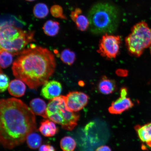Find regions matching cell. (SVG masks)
Returning a JSON list of instances; mask_svg holds the SVG:
<instances>
[{
    "label": "cell",
    "mask_w": 151,
    "mask_h": 151,
    "mask_svg": "<svg viewBox=\"0 0 151 151\" xmlns=\"http://www.w3.org/2000/svg\"><path fill=\"white\" fill-rule=\"evenodd\" d=\"M36 126L35 114L21 100H1L0 141L5 148L11 150L22 144Z\"/></svg>",
    "instance_id": "1"
},
{
    "label": "cell",
    "mask_w": 151,
    "mask_h": 151,
    "mask_svg": "<svg viewBox=\"0 0 151 151\" xmlns=\"http://www.w3.org/2000/svg\"><path fill=\"white\" fill-rule=\"evenodd\" d=\"M53 54L46 48L31 44L19 55L12 67L13 75L31 89L48 81L56 68Z\"/></svg>",
    "instance_id": "2"
},
{
    "label": "cell",
    "mask_w": 151,
    "mask_h": 151,
    "mask_svg": "<svg viewBox=\"0 0 151 151\" xmlns=\"http://www.w3.org/2000/svg\"><path fill=\"white\" fill-rule=\"evenodd\" d=\"M90 29L95 35L114 32L118 28L119 15L116 7L110 4H96L88 14Z\"/></svg>",
    "instance_id": "3"
},
{
    "label": "cell",
    "mask_w": 151,
    "mask_h": 151,
    "mask_svg": "<svg viewBox=\"0 0 151 151\" xmlns=\"http://www.w3.org/2000/svg\"><path fill=\"white\" fill-rule=\"evenodd\" d=\"M35 32L26 31L16 26L5 24L1 25L0 46L1 50L18 55L30 42L35 41Z\"/></svg>",
    "instance_id": "4"
},
{
    "label": "cell",
    "mask_w": 151,
    "mask_h": 151,
    "mask_svg": "<svg viewBox=\"0 0 151 151\" xmlns=\"http://www.w3.org/2000/svg\"><path fill=\"white\" fill-rule=\"evenodd\" d=\"M47 114L50 120L69 131L73 130L77 125L80 118L78 113L72 112L68 108L64 96H60L51 100L47 106Z\"/></svg>",
    "instance_id": "5"
},
{
    "label": "cell",
    "mask_w": 151,
    "mask_h": 151,
    "mask_svg": "<svg viewBox=\"0 0 151 151\" xmlns=\"http://www.w3.org/2000/svg\"><path fill=\"white\" fill-rule=\"evenodd\" d=\"M125 42L130 53L137 57L141 56L151 46V28L144 21L137 23L126 38Z\"/></svg>",
    "instance_id": "6"
},
{
    "label": "cell",
    "mask_w": 151,
    "mask_h": 151,
    "mask_svg": "<svg viewBox=\"0 0 151 151\" xmlns=\"http://www.w3.org/2000/svg\"><path fill=\"white\" fill-rule=\"evenodd\" d=\"M121 40L119 36L106 34L100 41L98 52L109 59L116 58L119 51Z\"/></svg>",
    "instance_id": "7"
},
{
    "label": "cell",
    "mask_w": 151,
    "mask_h": 151,
    "mask_svg": "<svg viewBox=\"0 0 151 151\" xmlns=\"http://www.w3.org/2000/svg\"><path fill=\"white\" fill-rule=\"evenodd\" d=\"M65 99L69 110L76 112L82 110L87 104L89 97L83 92L73 91L65 96Z\"/></svg>",
    "instance_id": "8"
},
{
    "label": "cell",
    "mask_w": 151,
    "mask_h": 151,
    "mask_svg": "<svg viewBox=\"0 0 151 151\" xmlns=\"http://www.w3.org/2000/svg\"><path fill=\"white\" fill-rule=\"evenodd\" d=\"M62 91V86L57 81L52 80L43 85L41 91L43 97L47 99L52 100L60 96Z\"/></svg>",
    "instance_id": "9"
},
{
    "label": "cell",
    "mask_w": 151,
    "mask_h": 151,
    "mask_svg": "<svg viewBox=\"0 0 151 151\" xmlns=\"http://www.w3.org/2000/svg\"><path fill=\"white\" fill-rule=\"evenodd\" d=\"M134 105L129 98L120 96L119 99L112 102L108 110L111 114H119L132 108Z\"/></svg>",
    "instance_id": "10"
},
{
    "label": "cell",
    "mask_w": 151,
    "mask_h": 151,
    "mask_svg": "<svg viewBox=\"0 0 151 151\" xmlns=\"http://www.w3.org/2000/svg\"><path fill=\"white\" fill-rule=\"evenodd\" d=\"M71 18L75 22L79 30L85 31L90 26V22L88 18L82 14V10L80 8L76 9L71 13Z\"/></svg>",
    "instance_id": "11"
},
{
    "label": "cell",
    "mask_w": 151,
    "mask_h": 151,
    "mask_svg": "<svg viewBox=\"0 0 151 151\" xmlns=\"http://www.w3.org/2000/svg\"><path fill=\"white\" fill-rule=\"evenodd\" d=\"M134 129L140 140L151 148V122L142 126L137 125Z\"/></svg>",
    "instance_id": "12"
},
{
    "label": "cell",
    "mask_w": 151,
    "mask_h": 151,
    "mask_svg": "<svg viewBox=\"0 0 151 151\" xmlns=\"http://www.w3.org/2000/svg\"><path fill=\"white\" fill-rule=\"evenodd\" d=\"M30 108L34 114L42 116L45 119L47 117L46 104L43 100L40 98L32 100L30 103Z\"/></svg>",
    "instance_id": "13"
},
{
    "label": "cell",
    "mask_w": 151,
    "mask_h": 151,
    "mask_svg": "<svg viewBox=\"0 0 151 151\" xmlns=\"http://www.w3.org/2000/svg\"><path fill=\"white\" fill-rule=\"evenodd\" d=\"M8 88L11 95L15 97H20L24 95L26 86L23 81L17 79L9 83Z\"/></svg>",
    "instance_id": "14"
},
{
    "label": "cell",
    "mask_w": 151,
    "mask_h": 151,
    "mask_svg": "<svg viewBox=\"0 0 151 151\" xmlns=\"http://www.w3.org/2000/svg\"><path fill=\"white\" fill-rule=\"evenodd\" d=\"M116 85L114 81L104 76L98 85V89L101 93L109 94L113 93L116 90Z\"/></svg>",
    "instance_id": "15"
},
{
    "label": "cell",
    "mask_w": 151,
    "mask_h": 151,
    "mask_svg": "<svg viewBox=\"0 0 151 151\" xmlns=\"http://www.w3.org/2000/svg\"><path fill=\"white\" fill-rule=\"evenodd\" d=\"M39 130L42 135L47 137L54 136L58 131L55 123L48 119L43 120L41 122Z\"/></svg>",
    "instance_id": "16"
},
{
    "label": "cell",
    "mask_w": 151,
    "mask_h": 151,
    "mask_svg": "<svg viewBox=\"0 0 151 151\" xmlns=\"http://www.w3.org/2000/svg\"><path fill=\"white\" fill-rule=\"evenodd\" d=\"M42 29L45 34L48 36H55L59 32L60 24L55 21L49 20L45 22Z\"/></svg>",
    "instance_id": "17"
},
{
    "label": "cell",
    "mask_w": 151,
    "mask_h": 151,
    "mask_svg": "<svg viewBox=\"0 0 151 151\" xmlns=\"http://www.w3.org/2000/svg\"><path fill=\"white\" fill-rule=\"evenodd\" d=\"M26 140L28 147L31 149L35 150L40 147L42 139L39 134L33 132L28 135Z\"/></svg>",
    "instance_id": "18"
},
{
    "label": "cell",
    "mask_w": 151,
    "mask_h": 151,
    "mask_svg": "<svg viewBox=\"0 0 151 151\" xmlns=\"http://www.w3.org/2000/svg\"><path fill=\"white\" fill-rule=\"evenodd\" d=\"M60 147L63 151H73L76 146V143L73 137H65L60 141Z\"/></svg>",
    "instance_id": "19"
},
{
    "label": "cell",
    "mask_w": 151,
    "mask_h": 151,
    "mask_svg": "<svg viewBox=\"0 0 151 151\" xmlns=\"http://www.w3.org/2000/svg\"><path fill=\"white\" fill-rule=\"evenodd\" d=\"M34 16L37 18H44L49 14V9L47 5L43 3H39L35 5L33 9Z\"/></svg>",
    "instance_id": "20"
},
{
    "label": "cell",
    "mask_w": 151,
    "mask_h": 151,
    "mask_svg": "<svg viewBox=\"0 0 151 151\" xmlns=\"http://www.w3.org/2000/svg\"><path fill=\"white\" fill-rule=\"evenodd\" d=\"M13 55L11 53L3 50L0 51V64L1 68H6L11 65L13 61Z\"/></svg>",
    "instance_id": "21"
},
{
    "label": "cell",
    "mask_w": 151,
    "mask_h": 151,
    "mask_svg": "<svg viewBox=\"0 0 151 151\" xmlns=\"http://www.w3.org/2000/svg\"><path fill=\"white\" fill-rule=\"evenodd\" d=\"M60 58L64 63L71 65L75 61L76 55L74 52L69 49H65L62 52Z\"/></svg>",
    "instance_id": "22"
},
{
    "label": "cell",
    "mask_w": 151,
    "mask_h": 151,
    "mask_svg": "<svg viewBox=\"0 0 151 151\" xmlns=\"http://www.w3.org/2000/svg\"><path fill=\"white\" fill-rule=\"evenodd\" d=\"M50 13L54 17L66 19V16L63 14V9L60 5H55L52 6L50 9Z\"/></svg>",
    "instance_id": "23"
},
{
    "label": "cell",
    "mask_w": 151,
    "mask_h": 151,
    "mask_svg": "<svg viewBox=\"0 0 151 151\" xmlns=\"http://www.w3.org/2000/svg\"><path fill=\"white\" fill-rule=\"evenodd\" d=\"M0 92H4L8 88L9 85V78L7 76L3 73L1 70L0 75Z\"/></svg>",
    "instance_id": "24"
},
{
    "label": "cell",
    "mask_w": 151,
    "mask_h": 151,
    "mask_svg": "<svg viewBox=\"0 0 151 151\" xmlns=\"http://www.w3.org/2000/svg\"><path fill=\"white\" fill-rule=\"evenodd\" d=\"M39 151H55L54 147L49 145H44L40 147Z\"/></svg>",
    "instance_id": "25"
},
{
    "label": "cell",
    "mask_w": 151,
    "mask_h": 151,
    "mask_svg": "<svg viewBox=\"0 0 151 151\" xmlns=\"http://www.w3.org/2000/svg\"><path fill=\"white\" fill-rule=\"evenodd\" d=\"M96 151H112V150L108 146H102L99 147Z\"/></svg>",
    "instance_id": "26"
},
{
    "label": "cell",
    "mask_w": 151,
    "mask_h": 151,
    "mask_svg": "<svg viewBox=\"0 0 151 151\" xmlns=\"http://www.w3.org/2000/svg\"><path fill=\"white\" fill-rule=\"evenodd\" d=\"M127 88H122L120 91V96L127 97Z\"/></svg>",
    "instance_id": "27"
},
{
    "label": "cell",
    "mask_w": 151,
    "mask_h": 151,
    "mask_svg": "<svg viewBox=\"0 0 151 151\" xmlns=\"http://www.w3.org/2000/svg\"><path fill=\"white\" fill-rule=\"evenodd\" d=\"M25 1H35V0H25Z\"/></svg>",
    "instance_id": "28"
},
{
    "label": "cell",
    "mask_w": 151,
    "mask_h": 151,
    "mask_svg": "<svg viewBox=\"0 0 151 151\" xmlns=\"http://www.w3.org/2000/svg\"><path fill=\"white\" fill-rule=\"evenodd\" d=\"M150 52H151V46L150 47Z\"/></svg>",
    "instance_id": "29"
}]
</instances>
